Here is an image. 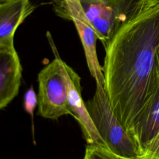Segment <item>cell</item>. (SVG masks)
Masks as SVG:
<instances>
[{
  "instance_id": "8992f818",
  "label": "cell",
  "mask_w": 159,
  "mask_h": 159,
  "mask_svg": "<svg viewBox=\"0 0 159 159\" xmlns=\"http://www.w3.org/2000/svg\"><path fill=\"white\" fill-rule=\"evenodd\" d=\"M61 63L68 88L69 108L71 116L80 126L83 138L87 143H105L97 130L83 99L80 76L62 60Z\"/></svg>"
},
{
  "instance_id": "7c38bea8",
  "label": "cell",
  "mask_w": 159,
  "mask_h": 159,
  "mask_svg": "<svg viewBox=\"0 0 159 159\" xmlns=\"http://www.w3.org/2000/svg\"><path fill=\"white\" fill-rule=\"evenodd\" d=\"M38 104V97L33 86H31L25 92L24 95V110L33 118L34 111Z\"/></svg>"
},
{
  "instance_id": "5b68a950",
  "label": "cell",
  "mask_w": 159,
  "mask_h": 159,
  "mask_svg": "<svg viewBox=\"0 0 159 159\" xmlns=\"http://www.w3.org/2000/svg\"><path fill=\"white\" fill-rule=\"evenodd\" d=\"M56 14L71 20L82 43L87 65L96 84L104 85V75L96 52V32L88 20L80 0H52Z\"/></svg>"
},
{
  "instance_id": "8fae6325",
  "label": "cell",
  "mask_w": 159,
  "mask_h": 159,
  "mask_svg": "<svg viewBox=\"0 0 159 159\" xmlns=\"http://www.w3.org/2000/svg\"><path fill=\"white\" fill-rule=\"evenodd\" d=\"M137 159H159V132L138 149Z\"/></svg>"
},
{
  "instance_id": "7a4b0ae2",
  "label": "cell",
  "mask_w": 159,
  "mask_h": 159,
  "mask_svg": "<svg viewBox=\"0 0 159 159\" xmlns=\"http://www.w3.org/2000/svg\"><path fill=\"white\" fill-rule=\"evenodd\" d=\"M98 39L104 46L120 26L159 0H80Z\"/></svg>"
},
{
  "instance_id": "277c9868",
  "label": "cell",
  "mask_w": 159,
  "mask_h": 159,
  "mask_svg": "<svg viewBox=\"0 0 159 159\" xmlns=\"http://www.w3.org/2000/svg\"><path fill=\"white\" fill-rule=\"evenodd\" d=\"M55 58L38 74V114L46 119L56 120L71 115L68 106V88L59 57L54 44Z\"/></svg>"
},
{
  "instance_id": "30bf717a",
  "label": "cell",
  "mask_w": 159,
  "mask_h": 159,
  "mask_svg": "<svg viewBox=\"0 0 159 159\" xmlns=\"http://www.w3.org/2000/svg\"><path fill=\"white\" fill-rule=\"evenodd\" d=\"M84 159H120L109 146L103 142L88 143L84 152Z\"/></svg>"
},
{
  "instance_id": "52a82bcc",
  "label": "cell",
  "mask_w": 159,
  "mask_h": 159,
  "mask_svg": "<svg viewBox=\"0 0 159 159\" xmlns=\"http://www.w3.org/2000/svg\"><path fill=\"white\" fill-rule=\"evenodd\" d=\"M22 68L14 47H0V109L17 95Z\"/></svg>"
},
{
  "instance_id": "4fadbf2b",
  "label": "cell",
  "mask_w": 159,
  "mask_h": 159,
  "mask_svg": "<svg viewBox=\"0 0 159 159\" xmlns=\"http://www.w3.org/2000/svg\"><path fill=\"white\" fill-rule=\"evenodd\" d=\"M9 1H11V0H0V3H3V2H5Z\"/></svg>"
},
{
  "instance_id": "ba28073f",
  "label": "cell",
  "mask_w": 159,
  "mask_h": 159,
  "mask_svg": "<svg viewBox=\"0 0 159 159\" xmlns=\"http://www.w3.org/2000/svg\"><path fill=\"white\" fill-rule=\"evenodd\" d=\"M35 7L30 0H11L0 3V47H14L16 30Z\"/></svg>"
},
{
  "instance_id": "9c48e42d",
  "label": "cell",
  "mask_w": 159,
  "mask_h": 159,
  "mask_svg": "<svg viewBox=\"0 0 159 159\" xmlns=\"http://www.w3.org/2000/svg\"><path fill=\"white\" fill-rule=\"evenodd\" d=\"M159 132V90L127 131L139 149Z\"/></svg>"
},
{
  "instance_id": "6da1fadb",
  "label": "cell",
  "mask_w": 159,
  "mask_h": 159,
  "mask_svg": "<svg viewBox=\"0 0 159 159\" xmlns=\"http://www.w3.org/2000/svg\"><path fill=\"white\" fill-rule=\"evenodd\" d=\"M104 47V89L127 132L159 90V2L122 24Z\"/></svg>"
},
{
  "instance_id": "3957f363",
  "label": "cell",
  "mask_w": 159,
  "mask_h": 159,
  "mask_svg": "<svg viewBox=\"0 0 159 159\" xmlns=\"http://www.w3.org/2000/svg\"><path fill=\"white\" fill-rule=\"evenodd\" d=\"M103 141L120 159H137L138 148L114 114L103 85L97 84L92 98L85 102Z\"/></svg>"
}]
</instances>
